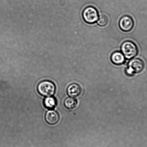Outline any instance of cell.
Listing matches in <instances>:
<instances>
[{
  "label": "cell",
  "instance_id": "6",
  "mask_svg": "<svg viewBox=\"0 0 147 147\" xmlns=\"http://www.w3.org/2000/svg\"><path fill=\"white\" fill-rule=\"evenodd\" d=\"M45 119L48 124L51 125H55L59 121V116L57 113L55 111H49L46 114Z\"/></svg>",
  "mask_w": 147,
  "mask_h": 147
},
{
  "label": "cell",
  "instance_id": "8",
  "mask_svg": "<svg viewBox=\"0 0 147 147\" xmlns=\"http://www.w3.org/2000/svg\"><path fill=\"white\" fill-rule=\"evenodd\" d=\"M111 59L113 63L117 65H122L125 61V57L123 54L118 51L113 53L111 55Z\"/></svg>",
  "mask_w": 147,
  "mask_h": 147
},
{
  "label": "cell",
  "instance_id": "7",
  "mask_svg": "<svg viewBox=\"0 0 147 147\" xmlns=\"http://www.w3.org/2000/svg\"><path fill=\"white\" fill-rule=\"evenodd\" d=\"M82 92V88L79 85L76 83L71 84L67 89L68 95L71 97L78 96Z\"/></svg>",
  "mask_w": 147,
  "mask_h": 147
},
{
  "label": "cell",
  "instance_id": "2",
  "mask_svg": "<svg viewBox=\"0 0 147 147\" xmlns=\"http://www.w3.org/2000/svg\"><path fill=\"white\" fill-rule=\"evenodd\" d=\"M82 17L86 22L91 24L95 23L99 18L98 11L92 6L87 7L84 9Z\"/></svg>",
  "mask_w": 147,
  "mask_h": 147
},
{
  "label": "cell",
  "instance_id": "4",
  "mask_svg": "<svg viewBox=\"0 0 147 147\" xmlns=\"http://www.w3.org/2000/svg\"><path fill=\"white\" fill-rule=\"evenodd\" d=\"M144 67L145 64L142 60L135 58L129 61L127 71L130 74L139 73L143 71Z\"/></svg>",
  "mask_w": 147,
  "mask_h": 147
},
{
  "label": "cell",
  "instance_id": "5",
  "mask_svg": "<svg viewBox=\"0 0 147 147\" xmlns=\"http://www.w3.org/2000/svg\"><path fill=\"white\" fill-rule=\"evenodd\" d=\"M134 21L130 16L125 15L120 19L119 25L120 28L124 32H129L133 29Z\"/></svg>",
  "mask_w": 147,
  "mask_h": 147
},
{
  "label": "cell",
  "instance_id": "9",
  "mask_svg": "<svg viewBox=\"0 0 147 147\" xmlns=\"http://www.w3.org/2000/svg\"><path fill=\"white\" fill-rule=\"evenodd\" d=\"M65 107L69 109H74L78 105V101L74 97H69L65 99L64 102Z\"/></svg>",
  "mask_w": 147,
  "mask_h": 147
},
{
  "label": "cell",
  "instance_id": "10",
  "mask_svg": "<svg viewBox=\"0 0 147 147\" xmlns=\"http://www.w3.org/2000/svg\"><path fill=\"white\" fill-rule=\"evenodd\" d=\"M44 105L49 109H53L56 105V101L55 98L52 97H47L44 100Z\"/></svg>",
  "mask_w": 147,
  "mask_h": 147
},
{
  "label": "cell",
  "instance_id": "11",
  "mask_svg": "<svg viewBox=\"0 0 147 147\" xmlns=\"http://www.w3.org/2000/svg\"><path fill=\"white\" fill-rule=\"evenodd\" d=\"M98 24L100 26L103 27L106 26L108 22L107 16L105 15H102L99 16L98 20Z\"/></svg>",
  "mask_w": 147,
  "mask_h": 147
},
{
  "label": "cell",
  "instance_id": "3",
  "mask_svg": "<svg viewBox=\"0 0 147 147\" xmlns=\"http://www.w3.org/2000/svg\"><path fill=\"white\" fill-rule=\"evenodd\" d=\"M55 85L51 81H42L38 84V90L41 95L49 97L53 95L55 92Z\"/></svg>",
  "mask_w": 147,
  "mask_h": 147
},
{
  "label": "cell",
  "instance_id": "1",
  "mask_svg": "<svg viewBox=\"0 0 147 147\" xmlns=\"http://www.w3.org/2000/svg\"><path fill=\"white\" fill-rule=\"evenodd\" d=\"M121 50L125 58L130 59L135 57L138 53V49L132 41H125L122 44Z\"/></svg>",
  "mask_w": 147,
  "mask_h": 147
}]
</instances>
